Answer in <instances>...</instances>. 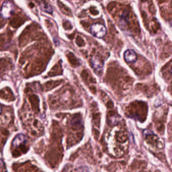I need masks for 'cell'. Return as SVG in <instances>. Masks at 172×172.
Instances as JSON below:
<instances>
[{
  "label": "cell",
  "instance_id": "obj_1",
  "mask_svg": "<svg viewBox=\"0 0 172 172\" xmlns=\"http://www.w3.org/2000/svg\"><path fill=\"white\" fill-rule=\"evenodd\" d=\"M14 12V5L10 1H6L3 4L1 10V15L4 19L11 17Z\"/></svg>",
  "mask_w": 172,
  "mask_h": 172
},
{
  "label": "cell",
  "instance_id": "obj_2",
  "mask_svg": "<svg viewBox=\"0 0 172 172\" xmlns=\"http://www.w3.org/2000/svg\"><path fill=\"white\" fill-rule=\"evenodd\" d=\"M91 32L93 36L101 39L107 34V28L101 24H93L91 26Z\"/></svg>",
  "mask_w": 172,
  "mask_h": 172
},
{
  "label": "cell",
  "instance_id": "obj_3",
  "mask_svg": "<svg viewBox=\"0 0 172 172\" xmlns=\"http://www.w3.org/2000/svg\"><path fill=\"white\" fill-rule=\"evenodd\" d=\"M91 65L95 72L99 73L102 72L103 68V62L98 56H93L91 59Z\"/></svg>",
  "mask_w": 172,
  "mask_h": 172
},
{
  "label": "cell",
  "instance_id": "obj_4",
  "mask_svg": "<svg viewBox=\"0 0 172 172\" xmlns=\"http://www.w3.org/2000/svg\"><path fill=\"white\" fill-rule=\"evenodd\" d=\"M124 59L126 62L133 63L136 61L137 57L133 50H128L124 53Z\"/></svg>",
  "mask_w": 172,
  "mask_h": 172
},
{
  "label": "cell",
  "instance_id": "obj_5",
  "mask_svg": "<svg viewBox=\"0 0 172 172\" xmlns=\"http://www.w3.org/2000/svg\"><path fill=\"white\" fill-rule=\"evenodd\" d=\"M26 140L25 136L23 134H19L14 138L12 142V145L15 147L22 146L26 143Z\"/></svg>",
  "mask_w": 172,
  "mask_h": 172
},
{
  "label": "cell",
  "instance_id": "obj_6",
  "mask_svg": "<svg viewBox=\"0 0 172 172\" xmlns=\"http://www.w3.org/2000/svg\"><path fill=\"white\" fill-rule=\"evenodd\" d=\"M41 8L43 10L48 13H52L53 12V8L49 4L43 1L41 3Z\"/></svg>",
  "mask_w": 172,
  "mask_h": 172
},
{
  "label": "cell",
  "instance_id": "obj_7",
  "mask_svg": "<svg viewBox=\"0 0 172 172\" xmlns=\"http://www.w3.org/2000/svg\"><path fill=\"white\" fill-rule=\"evenodd\" d=\"M1 112H2V108L0 107V114L1 113Z\"/></svg>",
  "mask_w": 172,
  "mask_h": 172
}]
</instances>
